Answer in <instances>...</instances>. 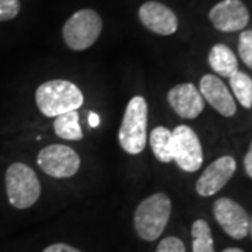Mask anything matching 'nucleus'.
<instances>
[{
  "label": "nucleus",
  "instance_id": "obj_1",
  "mask_svg": "<svg viewBox=\"0 0 252 252\" xmlns=\"http://www.w3.org/2000/svg\"><path fill=\"white\" fill-rule=\"evenodd\" d=\"M38 109L48 118H56L69 111H77L84 102L81 90L69 80H49L35 91Z\"/></svg>",
  "mask_w": 252,
  "mask_h": 252
},
{
  "label": "nucleus",
  "instance_id": "obj_2",
  "mask_svg": "<svg viewBox=\"0 0 252 252\" xmlns=\"http://www.w3.org/2000/svg\"><path fill=\"white\" fill-rule=\"evenodd\" d=\"M171 199L162 192L154 193L142 200L140 205L136 207L133 216L137 235L147 243L160 238L171 217Z\"/></svg>",
  "mask_w": 252,
  "mask_h": 252
},
{
  "label": "nucleus",
  "instance_id": "obj_3",
  "mask_svg": "<svg viewBox=\"0 0 252 252\" xmlns=\"http://www.w3.org/2000/svg\"><path fill=\"white\" fill-rule=\"evenodd\" d=\"M121 147L129 154H140L147 143V102L136 95L129 101L118 133Z\"/></svg>",
  "mask_w": 252,
  "mask_h": 252
},
{
  "label": "nucleus",
  "instance_id": "obj_4",
  "mask_svg": "<svg viewBox=\"0 0 252 252\" xmlns=\"http://www.w3.org/2000/svg\"><path fill=\"white\" fill-rule=\"evenodd\" d=\"M6 192L11 206L28 209L41 196V184L35 171L23 162L11 164L6 171Z\"/></svg>",
  "mask_w": 252,
  "mask_h": 252
},
{
  "label": "nucleus",
  "instance_id": "obj_5",
  "mask_svg": "<svg viewBox=\"0 0 252 252\" xmlns=\"http://www.w3.org/2000/svg\"><path fill=\"white\" fill-rule=\"evenodd\" d=\"M102 31V20L97 11L83 9L76 11L63 26L62 34L66 45L73 51L90 48Z\"/></svg>",
  "mask_w": 252,
  "mask_h": 252
},
{
  "label": "nucleus",
  "instance_id": "obj_6",
  "mask_svg": "<svg viewBox=\"0 0 252 252\" xmlns=\"http://www.w3.org/2000/svg\"><path fill=\"white\" fill-rule=\"evenodd\" d=\"M38 167L54 178H70L80 168V157L72 147L51 144L44 147L36 157Z\"/></svg>",
  "mask_w": 252,
  "mask_h": 252
},
{
  "label": "nucleus",
  "instance_id": "obj_7",
  "mask_svg": "<svg viewBox=\"0 0 252 252\" xmlns=\"http://www.w3.org/2000/svg\"><path fill=\"white\" fill-rule=\"evenodd\" d=\"M174 161L187 172L198 171L203 162V150L198 135L187 125L177 126L172 130Z\"/></svg>",
  "mask_w": 252,
  "mask_h": 252
},
{
  "label": "nucleus",
  "instance_id": "obj_8",
  "mask_svg": "<svg viewBox=\"0 0 252 252\" xmlns=\"http://www.w3.org/2000/svg\"><path fill=\"white\" fill-rule=\"evenodd\" d=\"M215 219L227 235L243 240L250 233V216L247 210L228 198H220L213 206Z\"/></svg>",
  "mask_w": 252,
  "mask_h": 252
},
{
  "label": "nucleus",
  "instance_id": "obj_9",
  "mask_svg": "<svg viewBox=\"0 0 252 252\" xmlns=\"http://www.w3.org/2000/svg\"><path fill=\"white\" fill-rule=\"evenodd\" d=\"M209 18L219 31L234 32L248 26L250 11L241 0H223L212 7Z\"/></svg>",
  "mask_w": 252,
  "mask_h": 252
},
{
  "label": "nucleus",
  "instance_id": "obj_10",
  "mask_svg": "<svg viewBox=\"0 0 252 252\" xmlns=\"http://www.w3.org/2000/svg\"><path fill=\"white\" fill-rule=\"evenodd\" d=\"M237 162L231 156H223L213 161L196 181V192L200 196H212L224 187L234 175Z\"/></svg>",
  "mask_w": 252,
  "mask_h": 252
},
{
  "label": "nucleus",
  "instance_id": "obj_11",
  "mask_svg": "<svg viewBox=\"0 0 252 252\" xmlns=\"http://www.w3.org/2000/svg\"><path fill=\"white\" fill-rule=\"evenodd\" d=\"M144 27L158 35H172L178 30V18L170 7L158 1H146L139 9Z\"/></svg>",
  "mask_w": 252,
  "mask_h": 252
},
{
  "label": "nucleus",
  "instance_id": "obj_12",
  "mask_svg": "<svg viewBox=\"0 0 252 252\" xmlns=\"http://www.w3.org/2000/svg\"><path fill=\"white\" fill-rule=\"evenodd\" d=\"M199 91H200L203 99H206L207 102L223 117L230 118L235 115L237 105H235V101L231 93L227 89L224 83L219 77H216L215 74H205L200 79Z\"/></svg>",
  "mask_w": 252,
  "mask_h": 252
},
{
  "label": "nucleus",
  "instance_id": "obj_13",
  "mask_svg": "<svg viewBox=\"0 0 252 252\" xmlns=\"http://www.w3.org/2000/svg\"><path fill=\"white\" fill-rule=\"evenodd\" d=\"M168 102L171 108L184 119H195L205 108V99L200 91L190 83H184L168 91Z\"/></svg>",
  "mask_w": 252,
  "mask_h": 252
},
{
  "label": "nucleus",
  "instance_id": "obj_14",
  "mask_svg": "<svg viewBox=\"0 0 252 252\" xmlns=\"http://www.w3.org/2000/svg\"><path fill=\"white\" fill-rule=\"evenodd\" d=\"M209 64L221 77H230L238 70L234 52L223 44H216L209 52Z\"/></svg>",
  "mask_w": 252,
  "mask_h": 252
},
{
  "label": "nucleus",
  "instance_id": "obj_15",
  "mask_svg": "<svg viewBox=\"0 0 252 252\" xmlns=\"http://www.w3.org/2000/svg\"><path fill=\"white\" fill-rule=\"evenodd\" d=\"M150 146L158 161L171 162L174 158L172 132L165 126H157L150 133Z\"/></svg>",
  "mask_w": 252,
  "mask_h": 252
},
{
  "label": "nucleus",
  "instance_id": "obj_16",
  "mask_svg": "<svg viewBox=\"0 0 252 252\" xmlns=\"http://www.w3.org/2000/svg\"><path fill=\"white\" fill-rule=\"evenodd\" d=\"M55 133L64 140H81L83 130L79 124V112L69 111L56 117L54 122Z\"/></svg>",
  "mask_w": 252,
  "mask_h": 252
},
{
  "label": "nucleus",
  "instance_id": "obj_17",
  "mask_svg": "<svg viewBox=\"0 0 252 252\" xmlns=\"http://www.w3.org/2000/svg\"><path fill=\"white\" fill-rule=\"evenodd\" d=\"M192 252H215L210 225L202 219L192 224Z\"/></svg>",
  "mask_w": 252,
  "mask_h": 252
},
{
  "label": "nucleus",
  "instance_id": "obj_18",
  "mask_svg": "<svg viewBox=\"0 0 252 252\" xmlns=\"http://www.w3.org/2000/svg\"><path fill=\"white\" fill-rule=\"evenodd\" d=\"M230 87L244 108H252V79L247 73L237 70L230 77Z\"/></svg>",
  "mask_w": 252,
  "mask_h": 252
},
{
  "label": "nucleus",
  "instance_id": "obj_19",
  "mask_svg": "<svg viewBox=\"0 0 252 252\" xmlns=\"http://www.w3.org/2000/svg\"><path fill=\"white\" fill-rule=\"evenodd\" d=\"M238 54L250 69H252V30H245L238 39Z\"/></svg>",
  "mask_w": 252,
  "mask_h": 252
},
{
  "label": "nucleus",
  "instance_id": "obj_20",
  "mask_svg": "<svg viewBox=\"0 0 252 252\" xmlns=\"http://www.w3.org/2000/svg\"><path fill=\"white\" fill-rule=\"evenodd\" d=\"M21 9L20 0H0V21H10L16 18Z\"/></svg>",
  "mask_w": 252,
  "mask_h": 252
},
{
  "label": "nucleus",
  "instance_id": "obj_21",
  "mask_svg": "<svg viewBox=\"0 0 252 252\" xmlns=\"http://www.w3.org/2000/svg\"><path fill=\"white\" fill-rule=\"evenodd\" d=\"M156 252H187L185 244L177 237H165L157 245Z\"/></svg>",
  "mask_w": 252,
  "mask_h": 252
},
{
  "label": "nucleus",
  "instance_id": "obj_22",
  "mask_svg": "<svg viewBox=\"0 0 252 252\" xmlns=\"http://www.w3.org/2000/svg\"><path fill=\"white\" fill-rule=\"evenodd\" d=\"M42 252H81L80 250L74 248L72 245H67V244H52V245H48L45 250Z\"/></svg>",
  "mask_w": 252,
  "mask_h": 252
},
{
  "label": "nucleus",
  "instance_id": "obj_23",
  "mask_svg": "<svg viewBox=\"0 0 252 252\" xmlns=\"http://www.w3.org/2000/svg\"><path fill=\"white\" fill-rule=\"evenodd\" d=\"M244 167H245V172L248 174V177L252 178V143L250 146V150L245 156V158H244Z\"/></svg>",
  "mask_w": 252,
  "mask_h": 252
},
{
  "label": "nucleus",
  "instance_id": "obj_24",
  "mask_svg": "<svg viewBox=\"0 0 252 252\" xmlns=\"http://www.w3.org/2000/svg\"><path fill=\"white\" fill-rule=\"evenodd\" d=\"M89 125L91 127H97L99 125V115L95 112H90L89 114Z\"/></svg>",
  "mask_w": 252,
  "mask_h": 252
},
{
  "label": "nucleus",
  "instance_id": "obj_25",
  "mask_svg": "<svg viewBox=\"0 0 252 252\" xmlns=\"http://www.w3.org/2000/svg\"><path fill=\"white\" fill-rule=\"evenodd\" d=\"M223 252H244L243 250H240V248H227V250H224Z\"/></svg>",
  "mask_w": 252,
  "mask_h": 252
},
{
  "label": "nucleus",
  "instance_id": "obj_26",
  "mask_svg": "<svg viewBox=\"0 0 252 252\" xmlns=\"http://www.w3.org/2000/svg\"><path fill=\"white\" fill-rule=\"evenodd\" d=\"M248 234H250L252 237V217H251V219H250V233H248Z\"/></svg>",
  "mask_w": 252,
  "mask_h": 252
}]
</instances>
